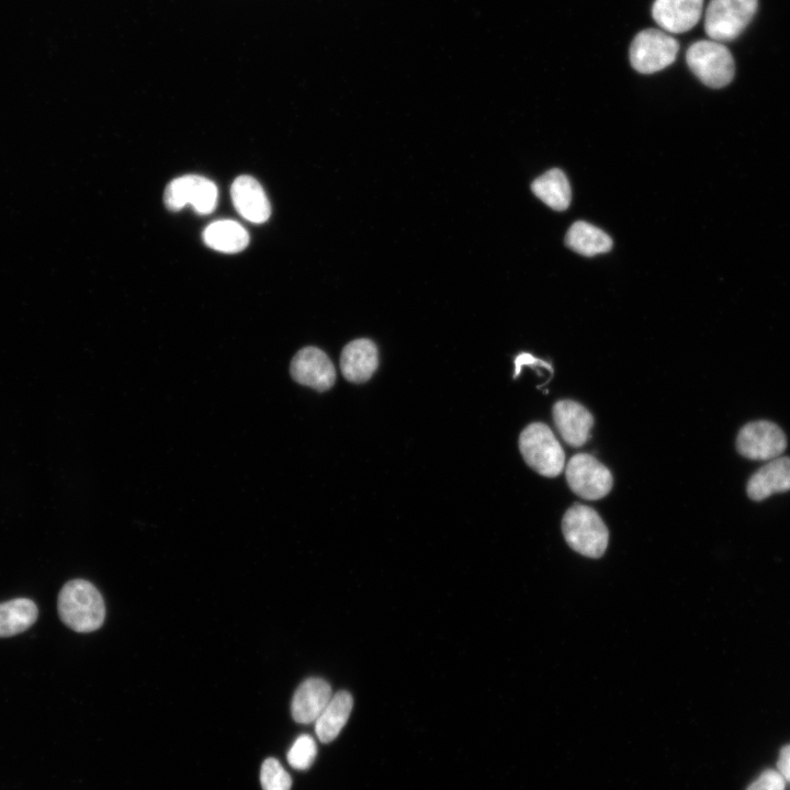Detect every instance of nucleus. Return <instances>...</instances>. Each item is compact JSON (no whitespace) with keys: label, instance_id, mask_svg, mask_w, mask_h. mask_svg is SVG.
Segmentation results:
<instances>
[{"label":"nucleus","instance_id":"nucleus-1","mask_svg":"<svg viewBox=\"0 0 790 790\" xmlns=\"http://www.w3.org/2000/svg\"><path fill=\"white\" fill-rule=\"evenodd\" d=\"M57 608L61 621L77 632H92L104 621L102 596L84 579H74L65 584L58 596Z\"/></svg>","mask_w":790,"mask_h":790},{"label":"nucleus","instance_id":"nucleus-2","mask_svg":"<svg viewBox=\"0 0 790 790\" xmlns=\"http://www.w3.org/2000/svg\"><path fill=\"white\" fill-rule=\"evenodd\" d=\"M562 532L567 544L577 553L598 558L609 541L608 529L595 509L582 504L569 507L562 519Z\"/></svg>","mask_w":790,"mask_h":790},{"label":"nucleus","instance_id":"nucleus-3","mask_svg":"<svg viewBox=\"0 0 790 790\" xmlns=\"http://www.w3.org/2000/svg\"><path fill=\"white\" fill-rule=\"evenodd\" d=\"M526 463L539 474L555 477L564 469L565 453L552 430L542 422L527 426L519 437Z\"/></svg>","mask_w":790,"mask_h":790},{"label":"nucleus","instance_id":"nucleus-4","mask_svg":"<svg viewBox=\"0 0 790 790\" xmlns=\"http://www.w3.org/2000/svg\"><path fill=\"white\" fill-rule=\"evenodd\" d=\"M687 65L693 75L710 88L729 84L735 74L734 59L729 48L713 40H702L689 46Z\"/></svg>","mask_w":790,"mask_h":790},{"label":"nucleus","instance_id":"nucleus-5","mask_svg":"<svg viewBox=\"0 0 790 790\" xmlns=\"http://www.w3.org/2000/svg\"><path fill=\"white\" fill-rule=\"evenodd\" d=\"M757 5V0H711L706 11V33L720 43L736 38L753 20Z\"/></svg>","mask_w":790,"mask_h":790},{"label":"nucleus","instance_id":"nucleus-6","mask_svg":"<svg viewBox=\"0 0 790 790\" xmlns=\"http://www.w3.org/2000/svg\"><path fill=\"white\" fill-rule=\"evenodd\" d=\"M678 50L679 43L675 37L657 29H646L631 43L630 63L641 74H654L673 64Z\"/></svg>","mask_w":790,"mask_h":790},{"label":"nucleus","instance_id":"nucleus-7","mask_svg":"<svg viewBox=\"0 0 790 790\" xmlns=\"http://www.w3.org/2000/svg\"><path fill=\"white\" fill-rule=\"evenodd\" d=\"M569 488L579 497L597 500L609 494L612 475L609 469L587 453L573 455L565 469Z\"/></svg>","mask_w":790,"mask_h":790},{"label":"nucleus","instance_id":"nucleus-8","mask_svg":"<svg viewBox=\"0 0 790 790\" xmlns=\"http://www.w3.org/2000/svg\"><path fill=\"white\" fill-rule=\"evenodd\" d=\"M787 438L782 429L768 420L746 424L736 438L740 454L751 460L770 461L786 450Z\"/></svg>","mask_w":790,"mask_h":790},{"label":"nucleus","instance_id":"nucleus-9","mask_svg":"<svg viewBox=\"0 0 790 790\" xmlns=\"http://www.w3.org/2000/svg\"><path fill=\"white\" fill-rule=\"evenodd\" d=\"M163 201L171 211L192 205L198 213L208 214L216 206L217 188L204 177L188 174L172 180L167 185Z\"/></svg>","mask_w":790,"mask_h":790},{"label":"nucleus","instance_id":"nucleus-10","mask_svg":"<svg viewBox=\"0 0 790 790\" xmlns=\"http://www.w3.org/2000/svg\"><path fill=\"white\" fill-rule=\"evenodd\" d=\"M290 372L297 383L318 392L329 390L336 381L331 360L316 347H305L297 351L291 361Z\"/></svg>","mask_w":790,"mask_h":790},{"label":"nucleus","instance_id":"nucleus-11","mask_svg":"<svg viewBox=\"0 0 790 790\" xmlns=\"http://www.w3.org/2000/svg\"><path fill=\"white\" fill-rule=\"evenodd\" d=\"M552 411L554 425L568 445L578 448L586 443L594 417L583 405L562 399L554 404Z\"/></svg>","mask_w":790,"mask_h":790},{"label":"nucleus","instance_id":"nucleus-12","mask_svg":"<svg viewBox=\"0 0 790 790\" xmlns=\"http://www.w3.org/2000/svg\"><path fill=\"white\" fill-rule=\"evenodd\" d=\"M703 0H655L652 7L654 21L673 34L691 30L700 20Z\"/></svg>","mask_w":790,"mask_h":790},{"label":"nucleus","instance_id":"nucleus-13","mask_svg":"<svg viewBox=\"0 0 790 790\" xmlns=\"http://www.w3.org/2000/svg\"><path fill=\"white\" fill-rule=\"evenodd\" d=\"M237 212L247 221L261 224L271 214L269 200L260 183L250 176L236 178L230 188Z\"/></svg>","mask_w":790,"mask_h":790},{"label":"nucleus","instance_id":"nucleus-14","mask_svg":"<svg viewBox=\"0 0 790 790\" xmlns=\"http://www.w3.org/2000/svg\"><path fill=\"white\" fill-rule=\"evenodd\" d=\"M332 697L330 685L321 678H308L292 699V716L302 724L315 722Z\"/></svg>","mask_w":790,"mask_h":790},{"label":"nucleus","instance_id":"nucleus-15","mask_svg":"<svg viewBox=\"0 0 790 790\" xmlns=\"http://www.w3.org/2000/svg\"><path fill=\"white\" fill-rule=\"evenodd\" d=\"M377 364V348L369 339H356L342 349L340 369L342 375L350 382L368 381L375 372Z\"/></svg>","mask_w":790,"mask_h":790},{"label":"nucleus","instance_id":"nucleus-16","mask_svg":"<svg viewBox=\"0 0 790 790\" xmlns=\"http://www.w3.org/2000/svg\"><path fill=\"white\" fill-rule=\"evenodd\" d=\"M790 489V458L778 456L758 469L748 479L747 494L753 500H763L774 493Z\"/></svg>","mask_w":790,"mask_h":790},{"label":"nucleus","instance_id":"nucleus-17","mask_svg":"<svg viewBox=\"0 0 790 790\" xmlns=\"http://www.w3.org/2000/svg\"><path fill=\"white\" fill-rule=\"evenodd\" d=\"M353 700L348 691H338L315 721V732L321 743L334 741L351 713Z\"/></svg>","mask_w":790,"mask_h":790},{"label":"nucleus","instance_id":"nucleus-18","mask_svg":"<svg viewBox=\"0 0 790 790\" xmlns=\"http://www.w3.org/2000/svg\"><path fill=\"white\" fill-rule=\"evenodd\" d=\"M566 246L573 251L592 257L608 252L612 248V239L600 228L583 222H575L565 236Z\"/></svg>","mask_w":790,"mask_h":790},{"label":"nucleus","instance_id":"nucleus-19","mask_svg":"<svg viewBox=\"0 0 790 790\" xmlns=\"http://www.w3.org/2000/svg\"><path fill=\"white\" fill-rule=\"evenodd\" d=\"M531 190L537 198L555 211H564L569 206L571 185L565 173L557 168L537 178L531 184Z\"/></svg>","mask_w":790,"mask_h":790},{"label":"nucleus","instance_id":"nucleus-20","mask_svg":"<svg viewBox=\"0 0 790 790\" xmlns=\"http://www.w3.org/2000/svg\"><path fill=\"white\" fill-rule=\"evenodd\" d=\"M204 242L217 251L235 253L244 250L249 236L237 222L225 219L210 224L203 233Z\"/></svg>","mask_w":790,"mask_h":790},{"label":"nucleus","instance_id":"nucleus-21","mask_svg":"<svg viewBox=\"0 0 790 790\" xmlns=\"http://www.w3.org/2000/svg\"><path fill=\"white\" fill-rule=\"evenodd\" d=\"M37 614L36 605L26 598L0 603V637L25 631L36 621Z\"/></svg>","mask_w":790,"mask_h":790},{"label":"nucleus","instance_id":"nucleus-22","mask_svg":"<svg viewBox=\"0 0 790 790\" xmlns=\"http://www.w3.org/2000/svg\"><path fill=\"white\" fill-rule=\"evenodd\" d=\"M317 747L311 735H300L287 752V761L291 767L297 770H306L314 763Z\"/></svg>","mask_w":790,"mask_h":790},{"label":"nucleus","instance_id":"nucleus-23","mask_svg":"<svg viewBox=\"0 0 790 790\" xmlns=\"http://www.w3.org/2000/svg\"><path fill=\"white\" fill-rule=\"evenodd\" d=\"M260 782L263 790H290L292 779L275 758H267L260 770Z\"/></svg>","mask_w":790,"mask_h":790},{"label":"nucleus","instance_id":"nucleus-24","mask_svg":"<svg viewBox=\"0 0 790 790\" xmlns=\"http://www.w3.org/2000/svg\"><path fill=\"white\" fill-rule=\"evenodd\" d=\"M785 781L782 777L772 770L763 772L747 790H783Z\"/></svg>","mask_w":790,"mask_h":790},{"label":"nucleus","instance_id":"nucleus-25","mask_svg":"<svg viewBox=\"0 0 790 790\" xmlns=\"http://www.w3.org/2000/svg\"><path fill=\"white\" fill-rule=\"evenodd\" d=\"M533 364L542 365L546 370H549L551 374H553L552 365L549 362L537 359L533 356H531L530 353L523 352L516 357L514 377H517L519 375L521 368L523 365H533Z\"/></svg>","mask_w":790,"mask_h":790},{"label":"nucleus","instance_id":"nucleus-26","mask_svg":"<svg viewBox=\"0 0 790 790\" xmlns=\"http://www.w3.org/2000/svg\"><path fill=\"white\" fill-rule=\"evenodd\" d=\"M778 766L782 775L790 780V745L781 751Z\"/></svg>","mask_w":790,"mask_h":790}]
</instances>
